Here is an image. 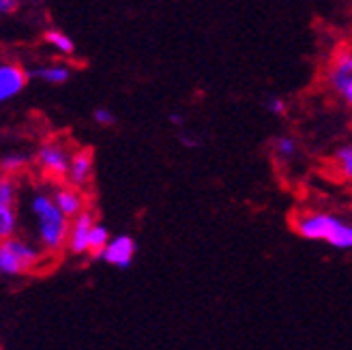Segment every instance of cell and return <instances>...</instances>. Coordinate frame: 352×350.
Masks as SVG:
<instances>
[{"mask_svg":"<svg viewBox=\"0 0 352 350\" xmlns=\"http://www.w3.org/2000/svg\"><path fill=\"white\" fill-rule=\"evenodd\" d=\"M28 211L34 226V239L47 254H56L65 248L69 241L72 223L69 217L60 211L54 196L45 194L43 189L34 191L28 198Z\"/></svg>","mask_w":352,"mask_h":350,"instance_id":"6da1fadb","label":"cell"},{"mask_svg":"<svg viewBox=\"0 0 352 350\" xmlns=\"http://www.w3.org/2000/svg\"><path fill=\"white\" fill-rule=\"evenodd\" d=\"M294 230L309 241H327L336 250H352V223L327 213H305L294 221Z\"/></svg>","mask_w":352,"mask_h":350,"instance_id":"7a4b0ae2","label":"cell"},{"mask_svg":"<svg viewBox=\"0 0 352 350\" xmlns=\"http://www.w3.org/2000/svg\"><path fill=\"white\" fill-rule=\"evenodd\" d=\"M72 164V153L60 142H47L37 153V166L47 179H65Z\"/></svg>","mask_w":352,"mask_h":350,"instance_id":"3957f363","label":"cell"},{"mask_svg":"<svg viewBox=\"0 0 352 350\" xmlns=\"http://www.w3.org/2000/svg\"><path fill=\"white\" fill-rule=\"evenodd\" d=\"M329 84L352 108V52H342L331 63Z\"/></svg>","mask_w":352,"mask_h":350,"instance_id":"277c9868","label":"cell"},{"mask_svg":"<svg viewBox=\"0 0 352 350\" xmlns=\"http://www.w3.org/2000/svg\"><path fill=\"white\" fill-rule=\"evenodd\" d=\"M133 256H135V241L127 234H118L110 239L108 248L101 254V260L116 269H129Z\"/></svg>","mask_w":352,"mask_h":350,"instance_id":"5b68a950","label":"cell"},{"mask_svg":"<svg viewBox=\"0 0 352 350\" xmlns=\"http://www.w3.org/2000/svg\"><path fill=\"white\" fill-rule=\"evenodd\" d=\"M95 215L91 211H84L78 213L72 221V230H69V252L76 254V256H82V254H88V239H91V230L95 226Z\"/></svg>","mask_w":352,"mask_h":350,"instance_id":"8992f818","label":"cell"},{"mask_svg":"<svg viewBox=\"0 0 352 350\" xmlns=\"http://www.w3.org/2000/svg\"><path fill=\"white\" fill-rule=\"evenodd\" d=\"M3 245L5 248H9L15 258L20 260V265L24 267V271H32L34 267H39V262L43 258V248L39 243H32L28 239H20V237H9V239H3Z\"/></svg>","mask_w":352,"mask_h":350,"instance_id":"52a82bcc","label":"cell"},{"mask_svg":"<svg viewBox=\"0 0 352 350\" xmlns=\"http://www.w3.org/2000/svg\"><path fill=\"white\" fill-rule=\"evenodd\" d=\"M28 74L20 65L13 63H3L0 65V101H9L17 97L28 82Z\"/></svg>","mask_w":352,"mask_h":350,"instance_id":"ba28073f","label":"cell"},{"mask_svg":"<svg viewBox=\"0 0 352 350\" xmlns=\"http://www.w3.org/2000/svg\"><path fill=\"white\" fill-rule=\"evenodd\" d=\"M95 172V157L88 149L72 153V164H69V174L67 179L74 187H84L91 183Z\"/></svg>","mask_w":352,"mask_h":350,"instance_id":"9c48e42d","label":"cell"},{"mask_svg":"<svg viewBox=\"0 0 352 350\" xmlns=\"http://www.w3.org/2000/svg\"><path fill=\"white\" fill-rule=\"evenodd\" d=\"M28 76L32 80H41L45 84H52V86H60L65 84L69 78H72V69L67 65H41V67H34L28 72Z\"/></svg>","mask_w":352,"mask_h":350,"instance_id":"30bf717a","label":"cell"},{"mask_svg":"<svg viewBox=\"0 0 352 350\" xmlns=\"http://www.w3.org/2000/svg\"><path fill=\"white\" fill-rule=\"evenodd\" d=\"M52 196H54L56 204L60 206V211H63L69 219H74L78 213L84 211V198H82V194H80L78 189L60 187V189H56Z\"/></svg>","mask_w":352,"mask_h":350,"instance_id":"8fae6325","label":"cell"},{"mask_svg":"<svg viewBox=\"0 0 352 350\" xmlns=\"http://www.w3.org/2000/svg\"><path fill=\"white\" fill-rule=\"evenodd\" d=\"M43 39H45L47 45H52L63 56H72L74 50H76V43L72 41V37H69V34H65L63 30H56V28L45 30Z\"/></svg>","mask_w":352,"mask_h":350,"instance_id":"7c38bea8","label":"cell"},{"mask_svg":"<svg viewBox=\"0 0 352 350\" xmlns=\"http://www.w3.org/2000/svg\"><path fill=\"white\" fill-rule=\"evenodd\" d=\"M110 232L105 226L101 223H95L93 226V230H91V239H88V254H91L93 258H99L101 260V254L103 250L108 248V243H110Z\"/></svg>","mask_w":352,"mask_h":350,"instance_id":"4fadbf2b","label":"cell"},{"mask_svg":"<svg viewBox=\"0 0 352 350\" xmlns=\"http://www.w3.org/2000/svg\"><path fill=\"white\" fill-rule=\"evenodd\" d=\"M0 273L7 275V277L26 273L24 267L20 265V260H17L15 254L9 248H5V245H0Z\"/></svg>","mask_w":352,"mask_h":350,"instance_id":"5bb4252c","label":"cell"},{"mask_svg":"<svg viewBox=\"0 0 352 350\" xmlns=\"http://www.w3.org/2000/svg\"><path fill=\"white\" fill-rule=\"evenodd\" d=\"M17 232L15 206H0V239H9Z\"/></svg>","mask_w":352,"mask_h":350,"instance_id":"9a60e30c","label":"cell"},{"mask_svg":"<svg viewBox=\"0 0 352 350\" xmlns=\"http://www.w3.org/2000/svg\"><path fill=\"white\" fill-rule=\"evenodd\" d=\"M336 164H338V170L342 177L352 183V144L340 146L336 151Z\"/></svg>","mask_w":352,"mask_h":350,"instance_id":"2e32d148","label":"cell"},{"mask_svg":"<svg viewBox=\"0 0 352 350\" xmlns=\"http://www.w3.org/2000/svg\"><path fill=\"white\" fill-rule=\"evenodd\" d=\"M0 166H3L5 174H17V172H22L28 166V155H24V153H9V155L3 157Z\"/></svg>","mask_w":352,"mask_h":350,"instance_id":"e0dca14e","label":"cell"},{"mask_svg":"<svg viewBox=\"0 0 352 350\" xmlns=\"http://www.w3.org/2000/svg\"><path fill=\"white\" fill-rule=\"evenodd\" d=\"M296 151H298V146H296V142H294L292 138L281 135V138H277V140H275V155L279 157V160H284V162L294 160Z\"/></svg>","mask_w":352,"mask_h":350,"instance_id":"ac0fdd59","label":"cell"},{"mask_svg":"<svg viewBox=\"0 0 352 350\" xmlns=\"http://www.w3.org/2000/svg\"><path fill=\"white\" fill-rule=\"evenodd\" d=\"M93 118H95L97 125H101V127H110V125H114V120H116V116L108 108H97L93 112Z\"/></svg>","mask_w":352,"mask_h":350,"instance_id":"d6986e66","label":"cell"},{"mask_svg":"<svg viewBox=\"0 0 352 350\" xmlns=\"http://www.w3.org/2000/svg\"><path fill=\"white\" fill-rule=\"evenodd\" d=\"M267 110L273 114V116H281V114H286V101L281 99V97H271L267 101Z\"/></svg>","mask_w":352,"mask_h":350,"instance_id":"ffe728a7","label":"cell"},{"mask_svg":"<svg viewBox=\"0 0 352 350\" xmlns=\"http://www.w3.org/2000/svg\"><path fill=\"white\" fill-rule=\"evenodd\" d=\"M17 9V0H0V13L11 15Z\"/></svg>","mask_w":352,"mask_h":350,"instance_id":"44dd1931","label":"cell"},{"mask_svg":"<svg viewBox=\"0 0 352 350\" xmlns=\"http://www.w3.org/2000/svg\"><path fill=\"white\" fill-rule=\"evenodd\" d=\"M181 144L187 146V149H193V146H198V140H193L191 135L183 133V135H181Z\"/></svg>","mask_w":352,"mask_h":350,"instance_id":"7402d4cb","label":"cell"},{"mask_svg":"<svg viewBox=\"0 0 352 350\" xmlns=\"http://www.w3.org/2000/svg\"><path fill=\"white\" fill-rule=\"evenodd\" d=\"M170 120H172V125H181V122H183V116H181V114H170Z\"/></svg>","mask_w":352,"mask_h":350,"instance_id":"603a6c76","label":"cell"}]
</instances>
